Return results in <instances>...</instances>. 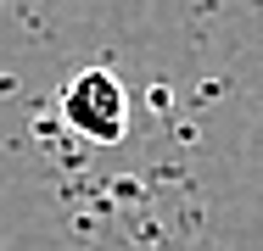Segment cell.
I'll use <instances>...</instances> for the list:
<instances>
[{
  "instance_id": "1",
  "label": "cell",
  "mask_w": 263,
  "mask_h": 251,
  "mask_svg": "<svg viewBox=\"0 0 263 251\" xmlns=\"http://www.w3.org/2000/svg\"><path fill=\"white\" fill-rule=\"evenodd\" d=\"M62 123H67L79 140H90V145L123 140V129H129V95H123L118 73H106V67L73 73V78L62 84Z\"/></svg>"
}]
</instances>
